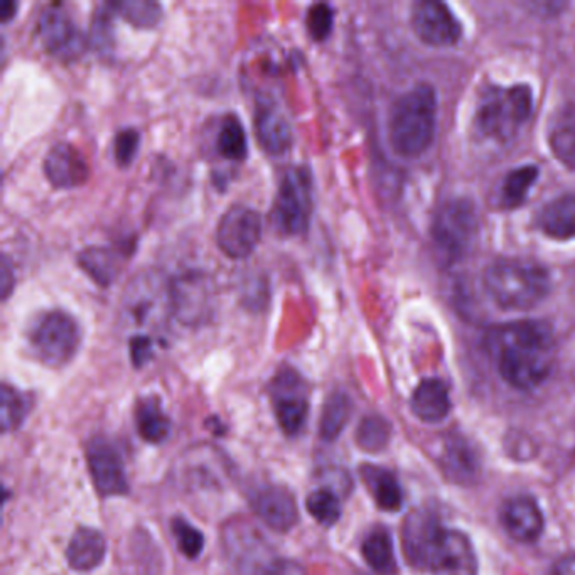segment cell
<instances>
[{
    "label": "cell",
    "mask_w": 575,
    "mask_h": 575,
    "mask_svg": "<svg viewBox=\"0 0 575 575\" xmlns=\"http://www.w3.org/2000/svg\"><path fill=\"white\" fill-rule=\"evenodd\" d=\"M534 114V95L527 85L488 87L479 97L476 125L496 143H509L520 134Z\"/></svg>",
    "instance_id": "obj_4"
},
{
    "label": "cell",
    "mask_w": 575,
    "mask_h": 575,
    "mask_svg": "<svg viewBox=\"0 0 575 575\" xmlns=\"http://www.w3.org/2000/svg\"><path fill=\"white\" fill-rule=\"evenodd\" d=\"M361 478L370 489L378 508L383 511H399L402 508L403 493L392 472L378 466L364 465Z\"/></svg>",
    "instance_id": "obj_25"
},
{
    "label": "cell",
    "mask_w": 575,
    "mask_h": 575,
    "mask_svg": "<svg viewBox=\"0 0 575 575\" xmlns=\"http://www.w3.org/2000/svg\"><path fill=\"white\" fill-rule=\"evenodd\" d=\"M554 575H575V554L561 558L555 565Z\"/></svg>",
    "instance_id": "obj_44"
},
{
    "label": "cell",
    "mask_w": 575,
    "mask_h": 575,
    "mask_svg": "<svg viewBox=\"0 0 575 575\" xmlns=\"http://www.w3.org/2000/svg\"><path fill=\"white\" fill-rule=\"evenodd\" d=\"M392 427L383 417L368 416L357 430V444L367 452H380L389 446Z\"/></svg>",
    "instance_id": "obj_33"
},
{
    "label": "cell",
    "mask_w": 575,
    "mask_h": 575,
    "mask_svg": "<svg viewBox=\"0 0 575 575\" xmlns=\"http://www.w3.org/2000/svg\"><path fill=\"white\" fill-rule=\"evenodd\" d=\"M140 134L133 127L121 129L114 139V156L118 166L127 167L134 163L139 153Z\"/></svg>",
    "instance_id": "obj_39"
},
{
    "label": "cell",
    "mask_w": 575,
    "mask_h": 575,
    "mask_svg": "<svg viewBox=\"0 0 575 575\" xmlns=\"http://www.w3.org/2000/svg\"><path fill=\"white\" fill-rule=\"evenodd\" d=\"M503 525L509 537L524 544H532L544 532V515L534 499L528 496H517L506 503L503 511Z\"/></svg>",
    "instance_id": "obj_18"
},
{
    "label": "cell",
    "mask_w": 575,
    "mask_h": 575,
    "mask_svg": "<svg viewBox=\"0 0 575 575\" xmlns=\"http://www.w3.org/2000/svg\"><path fill=\"white\" fill-rule=\"evenodd\" d=\"M264 223L259 212L246 205H233L216 226V245L233 261L248 259L261 243Z\"/></svg>",
    "instance_id": "obj_9"
},
{
    "label": "cell",
    "mask_w": 575,
    "mask_h": 575,
    "mask_svg": "<svg viewBox=\"0 0 575 575\" xmlns=\"http://www.w3.org/2000/svg\"><path fill=\"white\" fill-rule=\"evenodd\" d=\"M29 350L45 367H67L81 343L77 319L61 309L36 315L28 330Z\"/></svg>",
    "instance_id": "obj_5"
},
{
    "label": "cell",
    "mask_w": 575,
    "mask_h": 575,
    "mask_svg": "<svg viewBox=\"0 0 575 575\" xmlns=\"http://www.w3.org/2000/svg\"><path fill=\"white\" fill-rule=\"evenodd\" d=\"M87 462L95 488L101 496L129 493V481L117 449L108 440L94 437L87 446Z\"/></svg>",
    "instance_id": "obj_14"
},
{
    "label": "cell",
    "mask_w": 575,
    "mask_h": 575,
    "mask_svg": "<svg viewBox=\"0 0 575 575\" xmlns=\"http://www.w3.org/2000/svg\"><path fill=\"white\" fill-rule=\"evenodd\" d=\"M309 514L324 527L338 524L341 518V501L333 488L315 489L305 499Z\"/></svg>",
    "instance_id": "obj_34"
},
{
    "label": "cell",
    "mask_w": 575,
    "mask_h": 575,
    "mask_svg": "<svg viewBox=\"0 0 575 575\" xmlns=\"http://www.w3.org/2000/svg\"><path fill=\"white\" fill-rule=\"evenodd\" d=\"M334 26V11L330 4H314L305 16V28L315 42H323L330 38Z\"/></svg>",
    "instance_id": "obj_38"
},
{
    "label": "cell",
    "mask_w": 575,
    "mask_h": 575,
    "mask_svg": "<svg viewBox=\"0 0 575 575\" xmlns=\"http://www.w3.org/2000/svg\"><path fill=\"white\" fill-rule=\"evenodd\" d=\"M42 169L46 179L56 189L80 187L90 177L87 157L70 143L55 144L46 154Z\"/></svg>",
    "instance_id": "obj_15"
},
{
    "label": "cell",
    "mask_w": 575,
    "mask_h": 575,
    "mask_svg": "<svg viewBox=\"0 0 575 575\" xmlns=\"http://www.w3.org/2000/svg\"><path fill=\"white\" fill-rule=\"evenodd\" d=\"M446 528L429 509H416L403 522L402 550L407 562L419 571H430Z\"/></svg>",
    "instance_id": "obj_11"
},
{
    "label": "cell",
    "mask_w": 575,
    "mask_h": 575,
    "mask_svg": "<svg viewBox=\"0 0 575 575\" xmlns=\"http://www.w3.org/2000/svg\"><path fill=\"white\" fill-rule=\"evenodd\" d=\"M16 274L12 269L11 261L8 255H2V264H0V295L4 301H8L11 292L14 291Z\"/></svg>",
    "instance_id": "obj_42"
},
{
    "label": "cell",
    "mask_w": 575,
    "mask_h": 575,
    "mask_svg": "<svg viewBox=\"0 0 575 575\" xmlns=\"http://www.w3.org/2000/svg\"><path fill=\"white\" fill-rule=\"evenodd\" d=\"M486 344L503 380L514 389H537L554 368V333L542 321L501 324L489 331Z\"/></svg>",
    "instance_id": "obj_1"
},
{
    "label": "cell",
    "mask_w": 575,
    "mask_h": 575,
    "mask_svg": "<svg viewBox=\"0 0 575 575\" xmlns=\"http://www.w3.org/2000/svg\"><path fill=\"white\" fill-rule=\"evenodd\" d=\"M215 284L202 271L184 272L167 285L169 312L184 327L208 323L215 311Z\"/></svg>",
    "instance_id": "obj_7"
},
{
    "label": "cell",
    "mask_w": 575,
    "mask_h": 575,
    "mask_svg": "<svg viewBox=\"0 0 575 575\" xmlns=\"http://www.w3.org/2000/svg\"><path fill=\"white\" fill-rule=\"evenodd\" d=\"M485 288L499 308L528 311L550 294L552 279L544 265L530 259H499L486 269Z\"/></svg>",
    "instance_id": "obj_2"
},
{
    "label": "cell",
    "mask_w": 575,
    "mask_h": 575,
    "mask_svg": "<svg viewBox=\"0 0 575 575\" xmlns=\"http://www.w3.org/2000/svg\"><path fill=\"white\" fill-rule=\"evenodd\" d=\"M312 179L305 167H289L279 184L271 222L284 236L304 235L311 225Z\"/></svg>",
    "instance_id": "obj_6"
},
{
    "label": "cell",
    "mask_w": 575,
    "mask_h": 575,
    "mask_svg": "<svg viewBox=\"0 0 575 575\" xmlns=\"http://www.w3.org/2000/svg\"><path fill=\"white\" fill-rule=\"evenodd\" d=\"M0 422L4 432L18 429L22 426L29 410H31V399L26 393L19 392L14 387L4 383L0 392Z\"/></svg>",
    "instance_id": "obj_32"
},
{
    "label": "cell",
    "mask_w": 575,
    "mask_h": 575,
    "mask_svg": "<svg viewBox=\"0 0 575 575\" xmlns=\"http://www.w3.org/2000/svg\"><path fill=\"white\" fill-rule=\"evenodd\" d=\"M107 542L95 528L81 527L75 532L68 545V564L74 571L90 572L104 562Z\"/></svg>",
    "instance_id": "obj_21"
},
{
    "label": "cell",
    "mask_w": 575,
    "mask_h": 575,
    "mask_svg": "<svg viewBox=\"0 0 575 575\" xmlns=\"http://www.w3.org/2000/svg\"><path fill=\"white\" fill-rule=\"evenodd\" d=\"M410 409L417 419L426 423H439L451 412V397L446 383L439 378H427L413 390Z\"/></svg>",
    "instance_id": "obj_20"
},
{
    "label": "cell",
    "mask_w": 575,
    "mask_h": 575,
    "mask_svg": "<svg viewBox=\"0 0 575 575\" xmlns=\"http://www.w3.org/2000/svg\"><path fill=\"white\" fill-rule=\"evenodd\" d=\"M38 35L42 48L65 62L80 58L87 46L85 36L61 4L48 6L41 12L38 19Z\"/></svg>",
    "instance_id": "obj_10"
},
{
    "label": "cell",
    "mask_w": 575,
    "mask_h": 575,
    "mask_svg": "<svg viewBox=\"0 0 575 575\" xmlns=\"http://www.w3.org/2000/svg\"><path fill=\"white\" fill-rule=\"evenodd\" d=\"M437 97L430 85L420 84L397 98L390 111L389 137L402 157H419L436 136Z\"/></svg>",
    "instance_id": "obj_3"
},
{
    "label": "cell",
    "mask_w": 575,
    "mask_h": 575,
    "mask_svg": "<svg viewBox=\"0 0 575 575\" xmlns=\"http://www.w3.org/2000/svg\"><path fill=\"white\" fill-rule=\"evenodd\" d=\"M255 133L262 149L271 156H282L291 149L292 127L284 111L275 105H262L255 115Z\"/></svg>",
    "instance_id": "obj_19"
},
{
    "label": "cell",
    "mask_w": 575,
    "mask_h": 575,
    "mask_svg": "<svg viewBox=\"0 0 575 575\" xmlns=\"http://www.w3.org/2000/svg\"><path fill=\"white\" fill-rule=\"evenodd\" d=\"M16 11H18V4L16 2H11V0H6L4 4H2V9H0V14H2V22H9L16 16Z\"/></svg>",
    "instance_id": "obj_45"
},
{
    "label": "cell",
    "mask_w": 575,
    "mask_h": 575,
    "mask_svg": "<svg viewBox=\"0 0 575 575\" xmlns=\"http://www.w3.org/2000/svg\"><path fill=\"white\" fill-rule=\"evenodd\" d=\"M252 508L272 530H292L298 524L299 511L294 496L281 486H265L259 489L252 498Z\"/></svg>",
    "instance_id": "obj_16"
},
{
    "label": "cell",
    "mask_w": 575,
    "mask_h": 575,
    "mask_svg": "<svg viewBox=\"0 0 575 575\" xmlns=\"http://www.w3.org/2000/svg\"><path fill=\"white\" fill-rule=\"evenodd\" d=\"M548 146L558 163L575 170V104L558 108L548 125Z\"/></svg>",
    "instance_id": "obj_22"
},
{
    "label": "cell",
    "mask_w": 575,
    "mask_h": 575,
    "mask_svg": "<svg viewBox=\"0 0 575 575\" xmlns=\"http://www.w3.org/2000/svg\"><path fill=\"white\" fill-rule=\"evenodd\" d=\"M173 535L176 538L177 547L187 558H198L205 548V537L198 528L187 524L184 518H174Z\"/></svg>",
    "instance_id": "obj_37"
},
{
    "label": "cell",
    "mask_w": 575,
    "mask_h": 575,
    "mask_svg": "<svg viewBox=\"0 0 575 575\" xmlns=\"http://www.w3.org/2000/svg\"><path fill=\"white\" fill-rule=\"evenodd\" d=\"M351 400L347 393L334 392L323 407L321 420H319V436L327 442H333L343 432L350 422Z\"/></svg>",
    "instance_id": "obj_28"
},
{
    "label": "cell",
    "mask_w": 575,
    "mask_h": 575,
    "mask_svg": "<svg viewBox=\"0 0 575 575\" xmlns=\"http://www.w3.org/2000/svg\"><path fill=\"white\" fill-rule=\"evenodd\" d=\"M442 452V468L449 472L451 478L469 479L475 476V458L462 440H447Z\"/></svg>",
    "instance_id": "obj_35"
},
{
    "label": "cell",
    "mask_w": 575,
    "mask_h": 575,
    "mask_svg": "<svg viewBox=\"0 0 575 575\" xmlns=\"http://www.w3.org/2000/svg\"><path fill=\"white\" fill-rule=\"evenodd\" d=\"M130 357H133L134 367H144L153 358V341H150V338H133L130 340Z\"/></svg>",
    "instance_id": "obj_41"
},
{
    "label": "cell",
    "mask_w": 575,
    "mask_h": 575,
    "mask_svg": "<svg viewBox=\"0 0 575 575\" xmlns=\"http://www.w3.org/2000/svg\"><path fill=\"white\" fill-rule=\"evenodd\" d=\"M537 226L554 240L575 238V195H565L545 205L537 216Z\"/></svg>",
    "instance_id": "obj_24"
},
{
    "label": "cell",
    "mask_w": 575,
    "mask_h": 575,
    "mask_svg": "<svg viewBox=\"0 0 575 575\" xmlns=\"http://www.w3.org/2000/svg\"><path fill=\"white\" fill-rule=\"evenodd\" d=\"M262 575H308V571L299 562L277 558L272 561Z\"/></svg>",
    "instance_id": "obj_43"
},
{
    "label": "cell",
    "mask_w": 575,
    "mask_h": 575,
    "mask_svg": "<svg viewBox=\"0 0 575 575\" xmlns=\"http://www.w3.org/2000/svg\"><path fill=\"white\" fill-rule=\"evenodd\" d=\"M506 449H508V455L515 456L518 461H524V459L532 458L535 455V447L532 444L530 437H525L524 433H517V436H511L509 433L506 437Z\"/></svg>",
    "instance_id": "obj_40"
},
{
    "label": "cell",
    "mask_w": 575,
    "mask_h": 575,
    "mask_svg": "<svg viewBox=\"0 0 575 575\" xmlns=\"http://www.w3.org/2000/svg\"><path fill=\"white\" fill-rule=\"evenodd\" d=\"M412 29L417 38L433 48H447L461 39L462 29L451 9L437 0H422L412 9Z\"/></svg>",
    "instance_id": "obj_13"
},
{
    "label": "cell",
    "mask_w": 575,
    "mask_h": 575,
    "mask_svg": "<svg viewBox=\"0 0 575 575\" xmlns=\"http://www.w3.org/2000/svg\"><path fill=\"white\" fill-rule=\"evenodd\" d=\"M136 423L137 432L149 444L163 442L170 432L169 417L156 397L139 400L136 407Z\"/></svg>",
    "instance_id": "obj_27"
},
{
    "label": "cell",
    "mask_w": 575,
    "mask_h": 575,
    "mask_svg": "<svg viewBox=\"0 0 575 575\" xmlns=\"http://www.w3.org/2000/svg\"><path fill=\"white\" fill-rule=\"evenodd\" d=\"M430 572L433 575H478V558L471 540L461 532H444Z\"/></svg>",
    "instance_id": "obj_17"
},
{
    "label": "cell",
    "mask_w": 575,
    "mask_h": 575,
    "mask_svg": "<svg viewBox=\"0 0 575 575\" xmlns=\"http://www.w3.org/2000/svg\"><path fill=\"white\" fill-rule=\"evenodd\" d=\"M537 179L538 169L535 166L518 167V169L508 173L501 186L503 205L506 208H517V206L524 205L532 186Z\"/></svg>",
    "instance_id": "obj_31"
},
{
    "label": "cell",
    "mask_w": 575,
    "mask_h": 575,
    "mask_svg": "<svg viewBox=\"0 0 575 575\" xmlns=\"http://www.w3.org/2000/svg\"><path fill=\"white\" fill-rule=\"evenodd\" d=\"M114 9L111 4H101L94 12L90 28V45L100 56H110L115 48Z\"/></svg>",
    "instance_id": "obj_36"
},
{
    "label": "cell",
    "mask_w": 575,
    "mask_h": 575,
    "mask_svg": "<svg viewBox=\"0 0 575 575\" xmlns=\"http://www.w3.org/2000/svg\"><path fill=\"white\" fill-rule=\"evenodd\" d=\"M361 554L368 567L378 575H393L397 572L396 548L393 540L386 528H377V530L368 534L361 545Z\"/></svg>",
    "instance_id": "obj_26"
},
{
    "label": "cell",
    "mask_w": 575,
    "mask_h": 575,
    "mask_svg": "<svg viewBox=\"0 0 575 575\" xmlns=\"http://www.w3.org/2000/svg\"><path fill=\"white\" fill-rule=\"evenodd\" d=\"M216 150L223 159L232 160V163H243L248 156L245 129L235 115H230L220 125Z\"/></svg>",
    "instance_id": "obj_29"
},
{
    "label": "cell",
    "mask_w": 575,
    "mask_h": 575,
    "mask_svg": "<svg viewBox=\"0 0 575 575\" xmlns=\"http://www.w3.org/2000/svg\"><path fill=\"white\" fill-rule=\"evenodd\" d=\"M478 236V215L468 199H452L437 212L432 223V238L440 255L449 262L459 261L475 245Z\"/></svg>",
    "instance_id": "obj_8"
},
{
    "label": "cell",
    "mask_w": 575,
    "mask_h": 575,
    "mask_svg": "<svg viewBox=\"0 0 575 575\" xmlns=\"http://www.w3.org/2000/svg\"><path fill=\"white\" fill-rule=\"evenodd\" d=\"M81 271L100 288H110L121 269V255L108 246H87L78 253Z\"/></svg>",
    "instance_id": "obj_23"
},
{
    "label": "cell",
    "mask_w": 575,
    "mask_h": 575,
    "mask_svg": "<svg viewBox=\"0 0 575 575\" xmlns=\"http://www.w3.org/2000/svg\"><path fill=\"white\" fill-rule=\"evenodd\" d=\"M272 400L279 426L288 436L301 432L308 420V389L292 368H282L272 381Z\"/></svg>",
    "instance_id": "obj_12"
},
{
    "label": "cell",
    "mask_w": 575,
    "mask_h": 575,
    "mask_svg": "<svg viewBox=\"0 0 575 575\" xmlns=\"http://www.w3.org/2000/svg\"><path fill=\"white\" fill-rule=\"evenodd\" d=\"M115 14L133 25L137 29H153L163 18V8L149 0H120L110 2Z\"/></svg>",
    "instance_id": "obj_30"
}]
</instances>
